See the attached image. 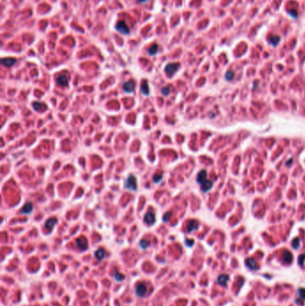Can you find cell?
Returning a JSON list of instances; mask_svg holds the SVG:
<instances>
[{
    "label": "cell",
    "mask_w": 305,
    "mask_h": 306,
    "mask_svg": "<svg viewBox=\"0 0 305 306\" xmlns=\"http://www.w3.org/2000/svg\"><path fill=\"white\" fill-rule=\"evenodd\" d=\"M125 188L127 190H130V191H132V192H136L137 191V188H138V185H137V181H136V178L134 177V176L133 175H130L127 179H126L125 181Z\"/></svg>",
    "instance_id": "1"
},
{
    "label": "cell",
    "mask_w": 305,
    "mask_h": 306,
    "mask_svg": "<svg viewBox=\"0 0 305 306\" xmlns=\"http://www.w3.org/2000/svg\"><path fill=\"white\" fill-rule=\"evenodd\" d=\"M180 64L178 63H169L165 67V72L168 76H173L175 72L179 69Z\"/></svg>",
    "instance_id": "2"
},
{
    "label": "cell",
    "mask_w": 305,
    "mask_h": 306,
    "mask_svg": "<svg viewBox=\"0 0 305 306\" xmlns=\"http://www.w3.org/2000/svg\"><path fill=\"white\" fill-rule=\"evenodd\" d=\"M116 30L124 35H128L130 33V29L128 25L125 24L124 21H120L119 22H117V24L116 25Z\"/></svg>",
    "instance_id": "3"
},
{
    "label": "cell",
    "mask_w": 305,
    "mask_h": 306,
    "mask_svg": "<svg viewBox=\"0 0 305 306\" xmlns=\"http://www.w3.org/2000/svg\"><path fill=\"white\" fill-rule=\"evenodd\" d=\"M147 290H148V288H147L146 285L144 284V283H141V282L138 283V284L136 285V286H135V289H134L135 294H136V295L138 297L145 296V295L147 293Z\"/></svg>",
    "instance_id": "4"
},
{
    "label": "cell",
    "mask_w": 305,
    "mask_h": 306,
    "mask_svg": "<svg viewBox=\"0 0 305 306\" xmlns=\"http://www.w3.org/2000/svg\"><path fill=\"white\" fill-rule=\"evenodd\" d=\"M56 83L58 85L60 86H63V87H66L68 86V83H69V78L68 76L66 75V74L64 73H61L59 74V75L56 77Z\"/></svg>",
    "instance_id": "5"
},
{
    "label": "cell",
    "mask_w": 305,
    "mask_h": 306,
    "mask_svg": "<svg viewBox=\"0 0 305 306\" xmlns=\"http://www.w3.org/2000/svg\"><path fill=\"white\" fill-rule=\"evenodd\" d=\"M144 222L147 224V225H153V224L156 222V218H155V214L152 211H148L145 216H144Z\"/></svg>",
    "instance_id": "6"
},
{
    "label": "cell",
    "mask_w": 305,
    "mask_h": 306,
    "mask_svg": "<svg viewBox=\"0 0 305 306\" xmlns=\"http://www.w3.org/2000/svg\"><path fill=\"white\" fill-rule=\"evenodd\" d=\"M76 244L78 246V248L81 251H84L88 248V242L87 239L83 236H81L80 238H77L76 239Z\"/></svg>",
    "instance_id": "7"
},
{
    "label": "cell",
    "mask_w": 305,
    "mask_h": 306,
    "mask_svg": "<svg viewBox=\"0 0 305 306\" xmlns=\"http://www.w3.org/2000/svg\"><path fill=\"white\" fill-rule=\"evenodd\" d=\"M123 89L126 93H132L134 91V83L132 81H126L123 84Z\"/></svg>",
    "instance_id": "8"
},
{
    "label": "cell",
    "mask_w": 305,
    "mask_h": 306,
    "mask_svg": "<svg viewBox=\"0 0 305 306\" xmlns=\"http://www.w3.org/2000/svg\"><path fill=\"white\" fill-rule=\"evenodd\" d=\"M16 59L15 58H13V57H7V58H2L1 60V64L6 67H11L13 66L14 64L16 63Z\"/></svg>",
    "instance_id": "9"
},
{
    "label": "cell",
    "mask_w": 305,
    "mask_h": 306,
    "mask_svg": "<svg viewBox=\"0 0 305 306\" xmlns=\"http://www.w3.org/2000/svg\"><path fill=\"white\" fill-rule=\"evenodd\" d=\"M32 210H33V206H32V202H26L24 204V206L23 207V208H21V212L24 215H28V214H31L32 212Z\"/></svg>",
    "instance_id": "10"
},
{
    "label": "cell",
    "mask_w": 305,
    "mask_h": 306,
    "mask_svg": "<svg viewBox=\"0 0 305 306\" xmlns=\"http://www.w3.org/2000/svg\"><path fill=\"white\" fill-rule=\"evenodd\" d=\"M207 180V171L206 170H200L198 176H197V183L202 184L204 181Z\"/></svg>",
    "instance_id": "11"
},
{
    "label": "cell",
    "mask_w": 305,
    "mask_h": 306,
    "mask_svg": "<svg viewBox=\"0 0 305 306\" xmlns=\"http://www.w3.org/2000/svg\"><path fill=\"white\" fill-rule=\"evenodd\" d=\"M57 222V219L56 218H50L48 219L46 222H45V228L48 230H52V228L54 227V226L56 225V223Z\"/></svg>",
    "instance_id": "12"
},
{
    "label": "cell",
    "mask_w": 305,
    "mask_h": 306,
    "mask_svg": "<svg viewBox=\"0 0 305 306\" xmlns=\"http://www.w3.org/2000/svg\"><path fill=\"white\" fill-rule=\"evenodd\" d=\"M199 227V223L197 220H190L188 222V225H187V231L190 233V232H192V231H194L198 228Z\"/></svg>",
    "instance_id": "13"
},
{
    "label": "cell",
    "mask_w": 305,
    "mask_h": 306,
    "mask_svg": "<svg viewBox=\"0 0 305 306\" xmlns=\"http://www.w3.org/2000/svg\"><path fill=\"white\" fill-rule=\"evenodd\" d=\"M94 255H95V258H96L97 260H102L104 259V257H105V255H106V252H105V250H104L103 248H99L98 250L95 252Z\"/></svg>",
    "instance_id": "14"
},
{
    "label": "cell",
    "mask_w": 305,
    "mask_h": 306,
    "mask_svg": "<svg viewBox=\"0 0 305 306\" xmlns=\"http://www.w3.org/2000/svg\"><path fill=\"white\" fill-rule=\"evenodd\" d=\"M140 91L141 93L145 96H148L150 94V89H148V84L147 83V81H143L140 84Z\"/></svg>",
    "instance_id": "15"
},
{
    "label": "cell",
    "mask_w": 305,
    "mask_h": 306,
    "mask_svg": "<svg viewBox=\"0 0 305 306\" xmlns=\"http://www.w3.org/2000/svg\"><path fill=\"white\" fill-rule=\"evenodd\" d=\"M293 260V254L290 252L286 251L283 254V262L285 263H291Z\"/></svg>",
    "instance_id": "16"
},
{
    "label": "cell",
    "mask_w": 305,
    "mask_h": 306,
    "mask_svg": "<svg viewBox=\"0 0 305 306\" xmlns=\"http://www.w3.org/2000/svg\"><path fill=\"white\" fill-rule=\"evenodd\" d=\"M245 263H246V266L250 268V270H257V268H258L256 262L251 258L247 259L246 262H245Z\"/></svg>",
    "instance_id": "17"
},
{
    "label": "cell",
    "mask_w": 305,
    "mask_h": 306,
    "mask_svg": "<svg viewBox=\"0 0 305 306\" xmlns=\"http://www.w3.org/2000/svg\"><path fill=\"white\" fill-rule=\"evenodd\" d=\"M200 185H202V192H208V191H209V190L212 187L213 184H212L211 181L208 180V179H207V180L204 181Z\"/></svg>",
    "instance_id": "18"
},
{
    "label": "cell",
    "mask_w": 305,
    "mask_h": 306,
    "mask_svg": "<svg viewBox=\"0 0 305 306\" xmlns=\"http://www.w3.org/2000/svg\"><path fill=\"white\" fill-rule=\"evenodd\" d=\"M32 108H34V110H37V111H41L43 108L46 109L47 108V106L45 105V104H43L41 102H38V101H34L32 103Z\"/></svg>",
    "instance_id": "19"
},
{
    "label": "cell",
    "mask_w": 305,
    "mask_h": 306,
    "mask_svg": "<svg viewBox=\"0 0 305 306\" xmlns=\"http://www.w3.org/2000/svg\"><path fill=\"white\" fill-rule=\"evenodd\" d=\"M228 279H229V277L227 275H220L218 277V282L219 283L221 286H224L226 285Z\"/></svg>",
    "instance_id": "20"
},
{
    "label": "cell",
    "mask_w": 305,
    "mask_h": 306,
    "mask_svg": "<svg viewBox=\"0 0 305 306\" xmlns=\"http://www.w3.org/2000/svg\"><path fill=\"white\" fill-rule=\"evenodd\" d=\"M157 52H158V45L157 44H153L152 46H150V48H148V54L150 56L156 55Z\"/></svg>",
    "instance_id": "21"
},
{
    "label": "cell",
    "mask_w": 305,
    "mask_h": 306,
    "mask_svg": "<svg viewBox=\"0 0 305 306\" xmlns=\"http://www.w3.org/2000/svg\"><path fill=\"white\" fill-rule=\"evenodd\" d=\"M114 278L116 282H122L124 278H125V276L124 274H121L119 273L117 270L115 271V274H114Z\"/></svg>",
    "instance_id": "22"
},
{
    "label": "cell",
    "mask_w": 305,
    "mask_h": 306,
    "mask_svg": "<svg viewBox=\"0 0 305 306\" xmlns=\"http://www.w3.org/2000/svg\"><path fill=\"white\" fill-rule=\"evenodd\" d=\"M269 42H270L271 45H273V46H276V45L278 44V42L280 40V38L278 36H271V37H269Z\"/></svg>",
    "instance_id": "23"
},
{
    "label": "cell",
    "mask_w": 305,
    "mask_h": 306,
    "mask_svg": "<svg viewBox=\"0 0 305 306\" xmlns=\"http://www.w3.org/2000/svg\"><path fill=\"white\" fill-rule=\"evenodd\" d=\"M140 247L141 248V249H143V250H145V249H147L148 247V246H150V242H148V241H147V240H145V239H142V240H140Z\"/></svg>",
    "instance_id": "24"
},
{
    "label": "cell",
    "mask_w": 305,
    "mask_h": 306,
    "mask_svg": "<svg viewBox=\"0 0 305 306\" xmlns=\"http://www.w3.org/2000/svg\"><path fill=\"white\" fill-rule=\"evenodd\" d=\"M162 179H163V176L161 175V173H159V174L157 173V174H155L154 176H153V183L154 184H158V183L161 182Z\"/></svg>",
    "instance_id": "25"
},
{
    "label": "cell",
    "mask_w": 305,
    "mask_h": 306,
    "mask_svg": "<svg viewBox=\"0 0 305 306\" xmlns=\"http://www.w3.org/2000/svg\"><path fill=\"white\" fill-rule=\"evenodd\" d=\"M171 216H172V212H171V211L166 212L164 215H163V219H162L163 222H166V223L168 222L169 219H170V218H171Z\"/></svg>",
    "instance_id": "26"
},
{
    "label": "cell",
    "mask_w": 305,
    "mask_h": 306,
    "mask_svg": "<svg viewBox=\"0 0 305 306\" xmlns=\"http://www.w3.org/2000/svg\"><path fill=\"white\" fill-rule=\"evenodd\" d=\"M292 244H293V247L294 249L299 248V246H300V239H299V238H294Z\"/></svg>",
    "instance_id": "27"
},
{
    "label": "cell",
    "mask_w": 305,
    "mask_h": 306,
    "mask_svg": "<svg viewBox=\"0 0 305 306\" xmlns=\"http://www.w3.org/2000/svg\"><path fill=\"white\" fill-rule=\"evenodd\" d=\"M161 93H162L163 95H165V96H168L169 93H170V89H169V87H163V88L161 89Z\"/></svg>",
    "instance_id": "28"
},
{
    "label": "cell",
    "mask_w": 305,
    "mask_h": 306,
    "mask_svg": "<svg viewBox=\"0 0 305 306\" xmlns=\"http://www.w3.org/2000/svg\"><path fill=\"white\" fill-rule=\"evenodd\" d=\"M234 73L232 71H228V72L226 73V80H228V81H231V80L234 78Z\"/></svg>",
    "instance_id": "29"
},
{
    "label": "cell",
    "mask_w": 305,
    "mask_h": 306,
    "mask_svg": "<svg viewBox=\"0 0 305 306\" xmlns=\"http://www.w3.org/2000/svg\"><path fill=\"white\" fill-rule=\"evenodd\" d=\"M298 294L303 300H305V288H299L298 289Z\"/></svg>",
    "instance_id": "30"
},
{
    "label": "cell",
    "mask_w": 305,
    "mask_h": 306,
    "mask_svg": "<svg viewBox=\"0 0 305 306\" xmlns=\"http://www.w3.org/2000/svg\"><path fill=\"white\" fill-rule=\"evenodd\" d=\"M298 262H299L300 266H302V265H303V263L305 262V254H301V255H300Z\"/></svg>",
    "instance_id": "31"
},
{
    "label": "cell",
    "mask_w": 305,
    "mask_h": 306,
    "mask_svg": "<svg viewBox=\"0 0 305 306\" xmlns=\"http://www.w3.org/2000/svg\"><path fill=\"white\" fill-rule=\"evenodd\" d=\"M184 243H185V244L188 246V247H191V246L193 245V243H194V241H193V240H190V239H186Z\"/></svg>",
    "instance_id": "32"
},
{
    "label": "cell",
    "mask_w": 305,
    "mask_h": 306,
    "mask_svg": "<svg viewBox=\"0 0 305 306\" xmlns=\"http://www.w3.org/2000/svg\"><path fill=\"white\" fill-rule=\"evenodd\" d=\"M290 15L295 18V17H297V15H298V13H297L296 11H291V12H290Z\"/></svg>",
    "instance_id": "33"
},
{
    "label": "cell",
    "mask_w": 305,
    "mask_h": 306,
    "mask_svg": "<svg viewBox=\"0 0 305 306\" xmlns=\"http://www.w3.org/2000/svg\"><path fill=\"white\" fill-rule=\"evenodd\" d=\"M147 1H148V0H137L138 3H145Z\"/></svg>",
    "instance_id": "34"
}]
</instances>
